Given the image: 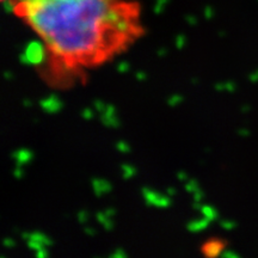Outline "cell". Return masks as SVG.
<instances>
[{"label":"cell","mask_w":258,"mask_h":258,"mask_svg":"<svg viewBox=\"0 0 258 258\" xmlns=\"http://www.w3.org/2000/svg\"><path fill=\"white\" fill-rule=\"evenodd\" d=\"M12 12L46 42L53 69L106 61L143 35L135 0H9ZM57 69L56 71H59Z\"/></svg>","instance_id":"obj_1"},{"label":"cell","mask_w":258,"mask_h":258,"mask_svg":"<svg viewBox=\"0 0 258 258\" xmlns=\"http://www.w3.org/2000/svg\"><path fill=\"white\" fill-rule=\"evenodd\" d=\"M208 219L207 220H201V221H198V222H191V224L189 225V228L190 231H200L202 230V228H205L206 226L208 224Z\"/></svg>","instance_id":"obj_6"},{"label":"cell","mask_w":258,"mask_h":258,"mask_svg":"<svg viewBox=\"0 0 258 258\" xmlns=\"http://www.w3.org/2000/svg\"><path fill=\"white\" fill-rule=\"evenodd\" d=\"M46 51L47 49L42 47L41 43H38V42H31L28 46L27 50H25V55L22 56V61L30 64H40L44 60Z\"/></svg>","instance_id":"obj_2"},{"label":"cell","mask_w":258,"mask_h":258,"mask_svg":"<svg viewBox=\"0 0 258 258\" xmlns=\"http://www.w3.org/2000/svg\"><path fill=\"white\" fill-rule=\"evenodd\" d=\"M144 195H145V198H146L147 202H151L154 206H159V207H165V206H167L170 203L169 200L165 199V198H163V196L158 195V194L153 192V191H147V190H146V191L144 192Z\"/></svg>","instance_id":"obj_4"},{"label":"cell","mask_w":258,"mask_h":258,"mask_svg":"<svg viewBox=\"0 0 258 258\" xmlns=\"http://www.w3.org/2000/svg\"><path fill=\"white\" fill-rule=\"evenodd\" d=\"M42 108L48 112H56L61 108V102L56 97H49L42 102Z\"/></svg>","instance_id":"obj_5"},{"label":"cell","mask_w":258,"mask_h":258,"mask_svg":"<svg viewBox=\"0 0 258 258\" xmlns=\"http://www.w3.org/2000/svg\"><path fill=\"white\" fill-rule=\"evenodd\" d=\"M225 243L221 240H209L202 246V252L208 257H217L225 249Z\"/></svg>","instance_id":"obj_3"},{"label":"cell","mask_w":258,"mask_h":258,"mask_svg":"<svg viewBox=\"0 0 258 258\" xmlns=\"http://www.w3.org/2000/svg\"><path fill=\"white\" fill-rule=\"evenodd\" d=\"M203 214L207 215V219L208 220H213V219H215L218 217L217 212H215V209L213 208H209V207H203Z\"/></svg>","instance_id":"obj_7"},{"label":"cell","mask_w":258,"mask_h":258,"mask_svg":"<svg viewBox=\"0 0 258 258\" xmlns=\"http://www.w3.org/2000/svg\"><path fill=\"white\" fill-rule=\"evenodd\" d=\"M3 2H5V0H3Z\"/></svg>","instance_id":"obj_8"}]
</instances>
